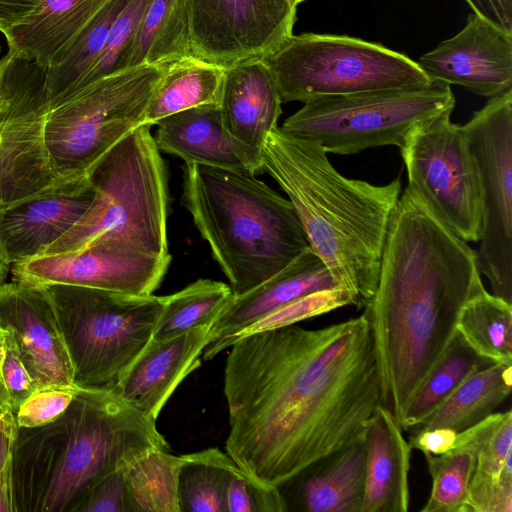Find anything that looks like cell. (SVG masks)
<instances>
[{
    "instance_id": "6da1fadb",
    "label": "cell",
    "mask_w": 512,
    "mask_h": 512,
    "mask_svg": "<svg viewBox=\"0 0 512 512\" xmlns=\"http://www.w3.org/2000/svg\"><path fill=\"white\" fill-rule=\"evenodd\" d=\"M229 348L226 452L263 484L277 486L363 438L382 405L364 314L319 329L254 331Z\"/></svg>"
},
{
    "instance_id": "7a4b0ae2",
    "label": "cell",
    "mask_w": 512,
    "mask_h": 512,
    "mask_svg": "<svg viewBox=\"0 0 512 512\" xmlns=\"http://www.w3.org/2000/svg\"><path fill=\"white\" fill-rule=\"evenodd\" d=\"M483 285L477 255L406 187L386 231L375 292L364 307L382 405L400 424Z\"/></svg>"
},
{
    "instance_id": "3957f363",
    "label": "cell",
    "mask_w": 512,
    "mask_h": 512,
    "mask_svg": "<svg viewBox=\"0 0 512 512\" xmlns=\"http://www.w3.org/2000/svg\"><path fill=\"white\" fill-rule=\"evenodd\" d=\"M153 449L171 450L155 420L113 390L79 388L54 421L17 427L14 512H77L103 477Z\"/></svg>"
},
{
    "instance_id": "277c9868",
    "label": "cell",
    "mask_w": 512,
    "mask_h": 512,
    "mask_svg": "<svg viewBox=\"0 0 512 512\" xmlns=\"http://www.w3.org/2000/svg\"><path fill=\"white\" fill-rule=\"evenodd\" d=\"M317 143L294 137L279 126L264 142L262 170L288 196L312 250L333 277L364 308L378 279L382 249L399 178L385 185L341 175Z\"/></svg>"
},
{
    "instance_id": "5b68a950",
    "label": "cell",
    "mask_w": 512,
    "mask_h": 512,
    "mask_svg": "<svg viewBox=\"0 0 512 512\" xmlns=\"http://www.w3.org/2000/svg\"><path fill=\"white\" fill-rule=\"evenodd\" d=\"M182 201L234 295L310 247L291 202L251 172L185 163Z\"/></svg>"
},
{
    "instance_id": "8992f818",
    "label": "cell",
    "mask_w": 512,
    "mask_h": 512,
    "mask_svg": "<svg viewBox=\"0 0 512 512\" xmlns=\"http://www.w3.org/2000/svg\"><path fill=\"white\" fill-rule=\"evenodd\" d=\"M150 128L140 125L103 156L88 176L95 192L90 207L40 255L114 243L170 256L167 176Z\"/></svg>"
},
{
    "instance_id": "52a82bcc",
    "label": "cell",
    "mask_w": 512,
    "mask_h": 512,
    "mask_svg": "<svg viewBox=\"0 0 512 512\" xmlns=\"http://www.w3.org/2000/svg\"><path fill=\"white\" fill-rule=\"evenodd\" d=\"M52 304L77 388L113 390L151 341L166 296L41 285Z\"/></svg>"
},
{
    "instance_id": "ba28073f",
    "label": "cell",
    "mask_w": 512,
    "mask_h": 512,
    "mask_svg": "<svg viewBox=\"0 0 512 512\" xmlns=\"http://www.w3.org/2000/svg\"><path fill=\"white\" fill-rule=\"evenodd\" d=\"M169 64L115 72L50 107L46 142L53 169L61 179L89 178L103 156L143 124L149 101Z\"/></svg>"
},
{
    "instance_id": "9c48e42d",
    "label": "cell",
    "mask_w": 512,
    "mask_h": 512,
    "mask_svg": "<svg viewBox=\"0 0 512 512\" xmlns=\"http://www.w3.org/2000/svg\"><path fill=\"white\" fill-rule=\"evenodd\" d=\"M450 85L433 81L421 87L329 95L304 102L280 127L313 141L327 153L357 154L370 148H400L419 124L455 107Z\"/></svg>"
},
{
    "instance_id": "30bf717a",
    "label": "cell",
    "mask_w": 512,
    "mask_h": 512,
    "mask_svg": "<svg viewBox=\"0 0 512 512\" xmlns=\"http://www.w3.org/2000/svg\"><path fill=\"white\" fill-rule=\"evenodd\" d=\"M262 59L273 73L282 102L433 82L407 56L348 36L292 34Z\"/></svg>"
},
{
    "instance_id": "8fae6325",
    "label": "cell",
    "mask_w": 512,
    "mask_h": 512,
    "mask_svg": "<svg viewBox=\"0 0 512 512\" xmlns=\"http://www.w3.org/2000/svg\"><path fill=\"white\" fill-rule=\"evenodd\" d=\"M46 68L7 52L0 60V212L63 182L51 164Z\"/></svg>"
},
{
    "instance_id": "7c38bea8",
    "label": "cell",
    "mask_w": 512,
    "mask_h": 512,
    "mask_svg": "<svg viewBox=\"0 0 512 512\" xmlns=\"http://www.w3.org/2000/svg\"><path fill=\"white\" fill-rule=\"evenodd\" d=\"M447 110L419 125L399 148L408 186L427 208L466 242L481 237L478 170L462 126Z\"/></svg>"
},
{
    "instance_id": "4fadbf2b",
    "label": "cell",
    "mask_w": 512,
    "mask_h": 512,
    "mask_svg": "<svg viewBox=\"0 0 512 512\" xmlns=\"http://www.w3.org/2000/svg\"><path fill=\"white\" fill-rule=\"evenodd\" d=\"M461 126L480 181L478 270L494 295L512 303V90L489 98Z\"/></svg>"
},
{
    "instance_id": "5bb4252c",
    "label": "cell",
    "mask_w": 512,
    "mask_h": 512,
    "mask_svg": "<svg viewBox=\"0 0 512 512\" xmlns=\"http://www.w3.org/2000/svg\"><path fill=\"white\" fill-rule=\"evenodd\" d=\"M191 55L227 68L264 58L291 35L293 0H190Z\"/></svg>"
},
{
    "instance_id": "9a60e30c",
    "label": "cell",
    "mask_w": 512,
    "mask_h": 512,
    "mask_svg": "<svg viewBox=\"0 0 512 512\" xmlns=\"http://www.w3.org/2000/svg\"><path fill=\"white\" fill-rule=\"evenodd\" d=\"M170 256L114 243L40 255L11 265L12 279L35 285L68 284L130 295H151L161 284Z\"/></svg>"
},
{
    "instance_id": "2e32d148",
    "label": "cell",
    "mask_w": 512,
    "mask_h": 512,
    "mask_svg": "<svg viewBox=\"0 0 512 512\" xmlns=\"http://www.w3.org/2000/svg\"><path fill=\"white\" fill-rule=\"evenodd\" d=\"M0 331L37 389L77 388L52 304L43 286L0 284Z\"/></svg>"
},
{
    "instance_id": "e0dca14e",
    "label": "cell",
    "mask_w": 512,
    "mask_h": 512,
    "mask_svg": "<svg viewBox=\"0 0 512 512\" xmlns=\"http://www.w3.org/2000/svg\"><path fill=\"white\" fill-rule=\"evenodd\" d=\"M417 63L432 81L483 97L499 96L512 90V34L472 13L460 32Z\"/></svg>"
},
{
    "instance_id": "ac0fdd59",
    "label": "cell",
    "mask_w": 512,
    "mask_h": 512,
    "mask_svg": "<svg viewBox=\"0 0 512 512\" xmlns=\"http://www.w3.org/2000/svg\"><path fill=\"white\" fill-rule=\"evenodd\" d=\"M341 288L324 261L304 250L284 269L253 289L233 295L213 321L204 360L229 348L231 342L277 310L313 293ZM342 289V288H341Z\"/></svg>"
},
{
    "instance_id": "d6986e66",
    "label": "cell",
    "mask_w": 512,
    "mask_h": 512,
    "mask_svg": "<svg viewBox=\"0 0 512 512\" xmlns=\"http://www.w3.org/2000/svg\"><path fill=\"white\" fill-rule=\"evenodd\" d=\"M89 178L65 181L54 190L0 212V244L9 263L39 256L69 231L94 199Z\"/></svg>"
},
{
    "instance_id": "ffe728a7",
    "label": "cell",
    "mask_w": 512,
    "mask_h": 512,
    "mask_svg": "<svg viewBox=\"0 0 512 512\" xmlns=\"http://www.w3.org/2000/svg\"><path fill=\"white\" fill-rule=\"evenodd\" d=\"M212 323L164 340H152L113 389L152 420L157 418L180 383L200 365Z\"/></svg>"
},
{
    "instance_id": "44dd1931",
    "label": "cell",
    "mask_w": 512,
    "mask_h": 512,
    "mask_svg": "<svg viewBox=\"0 0 512 512\" xmlns=\"http://www.w3.org/2000/svg\"><path fill=\"white\" fill-rule=\"evenodd\" d=\"M154 137L159 150L186 164L224 169L262 170L261 156L237 142L225 129L220 105L190 108L161 119Z\"/></svg>"
},
{
    "instance_id": "7402d4cb",
    "label": "cell",
    "mask_w": 512,
    "mask_h": 512,
    "mask_svg": "<svg viewBox=\"0 0 512 512\" xmlns=\"http://www.w3.org/2000/svg\"><path fill=\"white\" fill-rule=\"evenodd\" d=\"M365 474L364 436L277 487L287 511L361 512Z\"/></svg>"
},
{
    "instance_id": "603a6c76",
    "label": "cell",
    "mask_w": 512,
    "mask_h": 512,
    "mask_svg": "<svg viewBox=\"0 0 512 512\" xmlns=\"http://www.w3.org/2000/svg\"><path fill=\"white\" fill-rule=\"evenodd\" d=\"M282 100L276 80L262 58L225 68L220 109L227 132L261 156L268 135L278 127Z\"/></svg>"
},
{
    "instance_id": "cb8c5ba5",
    "label": "cell",
    "mask_w": 512,
    "mask_h": 512,
    "mask_svg": "<svg viewBox=\"0 0 512 512\" xmlns=\"http://www.w3.org/2000/svg\"><path fill=\"white\" fill-rule=\"evenodd\" d=\"M366 474L361 512H406L412 447L389 409L376 408L365 431Z\"/></svg>"
},
{
    "instance_id": "d4e9b609",
    "label": "cell",
    "mask_w": 512,
    "mask_h": 512,
    "mask_svg": "<svg viewBox=\"0 0 512 512\" xmlns=\"http://www.w3.org/2000/svg\"><path fill=\"white\" fill-rule=\"evenodd\" d=\"M108 0H41L5 34L8 52L49 68L67 54Z\"/></svg>"
},
{
    "instance_id": "484cf974",
    "label": "cell",
    "mask_w": 512,
    "mask_h": 512,
    "mask_svg": "<svg viewBox=\"0 0 512 512\" xmlns=\"http://www.w3.org/2000/svg\"><path fill=\"white\" fill-rule=\"evenodd\" d=\"M225 68L192 55L169 64L149 101L143 124L204 105H220Z\"/></svg>"
},
{
    "instance_id": "4316f807",
    "label": "cell",
    "mask_w": 512,
    "mask_h": 512,
    "mask_svg": "<svg viewBox=\"0 0 512 512\" xmlns=\"http://www.w3.org/2000/svg\"><path fill=\"white\" fill-rule=\"evenodd\" d=\"M190 0H149L127 68L157 65L191 55Z\"/></svg>"
},
{
    "instance_id": "83f0119b",
    "label": "cell",
    "mask_w": 512,
    "mask_h": 512,
    "mask_svg": "<svg viewBox=\"0 0 512 512\" xmlns=\"http://www.w3.org/2000/svg\"><path fill=\"white\" fill-rule=\"evenodd\" d=\"M512 364L493 363L468 377L420 426L463 431L489 415L509 397Z\"/></svg>"
},
{
    "instance_id": "f1b7e54d",
    "label": "cell",
    "mask_w": 512,
    "mask_h": 512,
    "mask_svg": "<svg viewBox=\"0 0 512 512\" xmlns=\"http://www.w3.org/2000/svg\"><path fill=\"white\" fill-rule=\"evenodd\" d=\"M456 331L479 356L512 364V303L478 289L461 308Z\"/></svg>"
},
{
    "instance_id": "f546056e",
    "label": "cell",
    "mask_w": 512,
    "mask_h": 512,
    "mask_svg": "<svg viewBox=\"0 0 512 512\" xmlns=\"http://www.w3.org/2000/svg\"><path fill=\"white\" fill-rule=\"evenodd\" d=\"M493 362L477 355L456 333L400 422L402 430L420 426L471 375Z\"/></svg>"
},
{
    "instance_id": "4dcf8cb0",
    "label": "cell",
    "mask_w": 512,
    "mask_h": 512,
    "mask_svg": "<svg viewBox=\"0 0 512 512\" xmlns=\"http://www.w3.org/2000/svg\"><path fill=\"white\" fill-rule=\"evenodd\" d=\"M131 0H108L78 35L65 57L46 69L50 107L72 94L100 55L110 29Z\"/></svg>"
},
{
    "instance_id": "1f68e13d",
    "label": "cell",
    "mask_w": 512,
    "mask_h": 512,
    "mask_svg": "<svg viewBox=\"0 0 512 512\" xmlns=\"http://www.w3.org/2000/svg\"><path fill=\"white\" fill-rule=\"evenodd\" d=\"M237 463L217 448L181 455L178 472L180 512H227L226 486Z\"/></svg>"
},
{
    "instance_id": "d6a6232c",
    "label": "cell",
    "mask_w": 512,
    "mask_h": 512,
    "mask_svg": "<svg viewBox=\"0 0 512 512\" xmlns=\"http://www.w3.org/2000/svg\"><path fill=\"white\" fill-rule=\"evenodd\" d=\"M181 456L150 450L124 467L135 512H180L178 472Z\"/></svg>"
},
{
    "instance_id": "836d02e7",
    "label": "cell",
    "mask_w": 512,
    "mask_h": 512,
    "mask_svg": "<svg viewBox=\"0 0 512 512\" xmlns=\"http://www.w3.org/2000/svg\"><path fill=\"white\" fill-rule=\"evenodd\" d=\"M233 295L230 285L211 279H199L166 296L152 340H164L213 323Z\"/></svg>"
},
{
    "instance_id": "e575fe53",
    "label": "cell",
    "mask_w": 512,
    "mask_h": 512,
    "mask_svg": "<svg viewBox=\"0 0 512 512\" xmlns=\"http://www.w3.org/2000/svg\"><path fill=\"white\" fill-rule=\"evenodd\" d=\"M432 487L422 512H468V492L476 466V454L454 450L424 455Z\"/></svg>"
},
{
    "instance_id": "d590c367",
    "label": "cell",
    "mask_w": 512,
    "mask_h": 512,
    "mask_svg": "<svg viewBox=\"0 0 512 512\" xmlns=\"http://www.w3.org/2000/svg\"><path fill=\"white\" fill-rule=\"evenodd\" d=\"M148 1L131 0L122 10L110 29L100 55L74 92L102 77L127 69L138 27Z\"/></svg>"
},
{
    "instance_id": "8d00e7d4",
    "label": "cell",
    "mask_w": 512,
    "mask_h": 512,
    "mask_svg": "<svg viewBox=\"0 0 512 512\" xmlns=\"http://www.w3.org/2000/svg\"><path fill=\"white\" fill-rule=\"evenodd\" d=\"M227 512H287L277 486L266 485L236 464L226 486Z\"/></svg>"
},
{
    "instance_id": "74e56055",
    "label": "cell",
    "mask_w": 512,
    "mask_h": 512,
    "mask_svg": "<svg viewBox=\"0 0 512 512\" xmlns=\"http://www.w3.org/2000/svg\"><path fill=\"white\" fill-rule=\"evenodd\" d=\"M346 305H353V301L344 289L335 288L319 291L301 298L270 314L248 329L241 336L258 330L292 325L299 321L331 312Z\"/></svg>"
},
{
    "instance_id": "f35d334b",
    "label": "cell",
    "mask_w": 512,
    "mask_h": 512,
    "mask_svg": "<svg viewBox=\"0 0 512 512\" xmlns=\"http://www.w3.org/2000/svg\"><path fill=\"white\" fill-rule=\"evenodd\" d=\"M79 388H46L32 393L15 415L17 427L32 428L57 419L68 407Z\"/></svg>"
},
{
    "instance_id": "ab89813d",
    "label": "cell",
    "mask_w": 512,
    "mask_h": 512,
    "mask_svg": "<svg viewBox=\"0 0 512 512\" xmlns=\"http://www.w3.org/2000/svg\"><path fill=\"white\" fill-rule=\"evenodd\" d=\"M77 512H135L124 467L107 474L96 483Z\"/></svg>"
},
{
    "instance_id": "60d3db41",
    "label": "cell",
    "mask_w": 512,
    "mask_h": 512,
    "mask_svg": "<svg viewBox=\"0 0 512 512\" xmlns=\"http://www.w3.org/2000/svg\"><path fill=\"white\" fill-rule=\"evenodd\" d=\"M5 344L6 349L2 361V381L9 409L15 419L20 405L38 389L18 356L6 341Z\"/></svg>"
},
{
    "instance_id": "b9f144b4",
    "label": "cell",
    "mask_w": 512,
    "mask_h": 512,
    "mask_svg": "<svg viewBox=\"0 0 512 512\" xmlns=\"http://www.w3.org/2000/svg\"><path fill=\"white\" fill-rule=\"evenodd\" d=\"M409 437L412 448L421 451L424 455H441L451 452L456 443L457 431L446 428H413Z\"/></svg>"
},
{
    "instance_id": "7bdbcfd3",
    "label": "cell",
    "mask_w": 512,
    "mask_h": 512,
    "mask_svg": "<svg viewBox=\"0 0 512 512\" xmlns=\"http://www.w3.org/2000/svg\"><path fill=\"white\" fill-rule=\"evenodd\" d=\"M474 13L512 34V0H466Z\"/></svg>"
},
{
    "instance_id": "ee69618b",
    "label": "cell",
    "mask_w": 512,
    "mask_h": 512,
    "mask_svg": "<svg viewBox=\"0 0 512 512\" xmlns=\"http://www.w3.org/2000/svg\"><path fill=\"white\" fill-rule=\"evenodd\" d=\"M41 0H0V32L4 35L27 16Z\"/></svg>"
},
{
    "instance_id": "f6af8a7d",
    "label": "cell",
    "mask_w": 512,
    "mask_h": 512,
    "mask_svg": "<svg viewBox=\"0 0 512 512\" xmlns=\"http://www.w3.org/2000/svg\"><path fill=\"white\" fill-rule=\"evenodd\" d=\"M0 512H14L11 481V455L0 470Z\"/></svg>"
},
{
    "instance_id": "bcb514c9",
    "label": "cell",
    "mask_w": 512,
    "mask_h": 512,
    "mask_svg": "<svg viewBox=\"0 0 512 512\" xmlns=\"http://www.w3.org/2000/svg\"><path fill=\"white\" fill-rule=\"evenodd\" d=\"M15 434L0 429V470L11 455V448Z\"/></svg>"
},
{
    "instance_id": "7dc6e473",
    "label": "cell",
    "mask_w": 512,
    "mask_h": 512,
    "mask_svg": "<svg viewBox=\"0 0 512 512\" xmlns=\"http://www.w3.org/2000/svg\"><path fill=\"white\" fill-rule=\"evenodd\" d=\"M11 264L9 263L4 250L0 244V284L5 282L10 274Z\"/></svg>"
},
{
    "instance_id": "c3c4849f",
    "label": "cell",
    "mask_w": 512,
    "mask_h": 512,
    "mask_svg": "<svg viewBox=\"0 0 512 512\" xmlns=\"http://www.w3.org/2000/svg\"><path fill=\"white\" fill-rule=\"evenodd\" d=\"M0 429L7 430L11 433H15L17 426L9 424L1 415H0Z\"/></svg>"
},
{
    "instance_id": "681fc988",
    "label": "cell",
    "mask_w": 512,
    "mask_h": 512,
    "mask_svg": "<svg viewBox=\"0 0 512 512\" xmlns=\"http://www.w3.org/2000/svg\"><path fill=\"white\" fill-rule=\"evenodd\" d=\"M293 1H294V3H295L296 5H298L300 2H302V1H304V0H293Z\"/></svg>"
}]
</instances>
